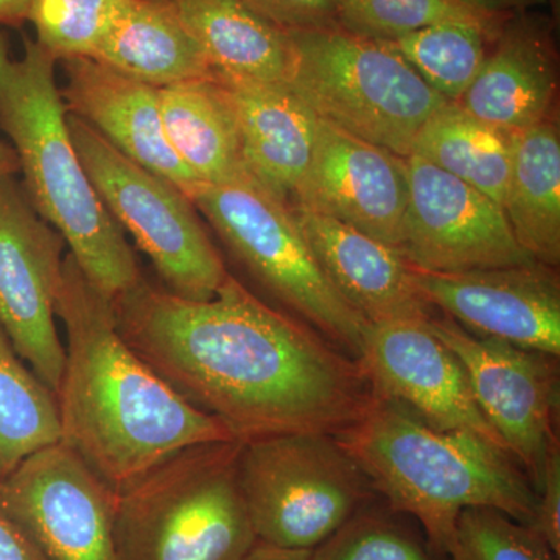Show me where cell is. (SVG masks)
I'll list each match as a JSON object with an SVG mask.
<instances>
[{
	"label": "cell",
	"instance_id": "7",
	"mask_svg": "<svg viewBox=\"0 0 560 560\" xmlns=\"http://www.w3.org/2000/svg\"><path fill=\"white\" fill-rule=\"evenodd\" d=\"M238 486L257 540L315 550L378 500L337 438L291 433L242 442Z\"/></svg>",
	"mask_w": 560,
	"mask_h": 560
},
{
	"label": "cell",
	"instance_id": "3",
	"mask_svg": "<svg viewBox=\"0 0 560 560\" xmlns=\"http://www.w3.org/2000/svg\"><path fill=\"white\" fill-rule=\"evenodd\" d=\"M378 499L419 523L430 550L447 558L456 522L469 508H492L530 525L536 490L517 460L470 431H442L394 401L337 434Z\"/></svg>",
	"mask_w": 560,
	"mask_h": 560
},
{
	"label": "cell",
	"instance_id": "27",
	"mask_svg": "<svg viewBox=\"0 0 560 560\" xmlns=\"http://www.w3.org/2000/svg\"><path fill=\"white\" fill-rule=\"evenodd\" d=\"M499 33L469 22H441L390 40L423 81L456 103L482 68Z\"/></svg>",
	"mask_w": 560,
	"mask_h": 560
},
{
	"label": "cell",
	"instance_id": "6",
	"mask_svg": "<svg viewBox=\"0 0 560 560\" xmlns=\"http://www.w3.org/2000/svg\"><path fill=\"white\" fill-rule=\"evenodd\" d=\"M289 88L318 119L408 158L425 121L444 106L390 40L341 27L290 32Z\"/></svg>",
	"mask_w": 560,
	"mask_h": 560
},
{
	"label": "cell",
	"instance_id": "35",
	"mask_svg": "<svg viewBox=\"0 0 560 560\" xmlns=\"http://www.w3.org/2000/svg\"><path fill=\"white\" fill-rule=\"evenodd\" d=\"M456 2L488 16L511 20L518 14L528 13V10L534 7L544 5L548 0H456Z\"/></svg>",
	"mask_w": 560,
	"mask_h": 560
},
{
	"label": "cell",
	"instance_id": "9",
	"mask_svg": "<svg viewBox=\"0 0 560 560\" xmlns=\"http://www.w3.org/2000/svg\"><path fill=\"white\" fill-rule=\"evenodd\" d=\"M70 139L113 219L149 256L165 290L189 301L215 296L230 272L190 198L140 167L68 110Z\"/></svg>",
	"mask_w": 560,
	"mask_h": 560
},
{
	"label": "cell",
	"instance_id": "25",
	"mask_svg": "<svg viewBox=\"0 0 560 560\" xmlns=\"http://www.w3.org/2000/svg\"><path fill=\"white\" fill-rule=\"evenodd\" d=\"M512 136L447 102L416 136L411 154L451 173L501 206L510 180Z\"/></svg>",
	"mask_w": 560,
	"mask_h": 560
},
{
	"label": "cell",
	"instance_id": "5",
	"mask_svg": "<svg viewBox=\"0 0 560 560\" xmlns=\"http://www.w3.org/2000/svg\"><path fill=\"white\" fill-rule=\"evenodd\" d=\"M241 448L195 445L119 493V560H241L257 541L238 486Z\"/></svg>",
	"mask_w": 560,
	"mask_h": 560
},
{
	"label": "cell",
	"instance_id": "4",
	"mask_svg": "<svg viewBox=\"0 0 560 560\" xmlns=\"http://www.w3.org/2000/svg\"><path fill=\"white\" fill-rule=\"evenodd\" d=\"M57 62L27 36L16 60L0 32V128L13 142L33 208L60 232L84 276L114 301L143 278L124 230L92 187L70 139Z\"/></svg>",
	"mask_w": 560,
	"mask_h": 560
},
{
	"label": "cell",
	"instance_id": "10",
	"mask_svg": "<svg viewBox=\"0 0 560 560\" xmlns=\"http://www.w3.org/2000/svg\"><path fill=\"white\" fill-rule=\"evenodd\" d=\"M427 326L456 353L482 415L537 490L559 444V357L477 337L442 313Z\"/></svg>",
	"mask_w": 560,
	"mask_h": 560
},
{
	"label": "cell",
	"instance_id": "30",
	"mask_svg": "<svg viewBox=\"0 0 560 560\" xmlns=\"http://www.w3.org/2000/svg\"><path fill=\"white\" fill-rule=\"evenodd\" d=\"M128 0H32L27 22L36 43L57 58L86 57L98 47Z\"/></svg>",
	"mask_w": 560,
	"mask_h": 560
},
{
	"label": "cell",
	"instance_id": "20",
	"mask_svg": "<svg viewBox=\"0 0 560 560\" xmlns=\"http://www.w3.org/2000/svg\"><path fill=\"white\" fill-rule=\"evenodd\" d=\"M217 79L230 94L250 179L291 208L311 165L318 116L289 84Z\"/></svg>",
	"mask_w": 560,
	"mask_h": 560
},
{
	"label": "cell",
	"instance_id": "38",
	"mask_svg": "<svg viewBox=\"0 0 560 560\" xmlns=\"http://www.w3.org/2000/svg\"><path fill=\"white\" fill-rule=\"evenodd\" d=\"M18 172H20V164L13 147L0 140V179L16 175Z\"/></svg>",
	"mask_w": 560,
	"mask_h": 560
},
{
	"label": "cell",
	"instance_id": "28",
	"mask_svg": "<svg viewBox=\"0 0 560 560\" xmlns=\"http://www.w3.org/2000/svg\"><path fill=\"white\" fill-rule=\"evenodd\" d=\"M338 25L364 38L394 40L441 22H469L500 33L508 20L478 13L456 0H337Z\"/></svg>",
	"mask_w": 560,
	"mask_h": 560
},
{
	"label": "cell",
	"instance_id": "15",
	"mask_svg": "<svg viewBox=\"0 0 560 560\" xmlns=\"http://www.w3.org/2000/svg\"><path fill=\"white\" fill-rule=\"evenodd\" d=\"M412 283L434 311L482 338L560 355V276L540 261L464 272L412 267Z\"/></svg>",
	"mask_w": 560,
	"mask_h": 560
},
{
	"label": "cell",
	"instance_id": "37",
	"mask_svg": "<svg viewBox=\"0 0 560 560\" xmlns=\"http://www.w3.org/2000/svg\"><path fill=\"white\" fill-rule=\"evenodd\" d=\"M32 0H0V27H21L27 22Z\"/></svg>",
	"mask_w": 560,
	"mask_h": 560
},
{
	"label": "cell",
	"instance_id": "21",
	"mask_svg": "<svg viewBox=\"0 0 560 560\" xmlns=\"http://www.w3.org/2000/svg\"><path fill=\"white\" fill-rule=\"evenodd\" d=\"M221 79L289 83L294 49L276 27L242 0H168Z\"/></svg>",
	"mask_w": 560,
	"mask_h": 560
},
{
	"label": "cell",
	"instance_id": "29",
	"mask_svg": "<svg viewBox=\"0 0 560 560\" xmlns=\"http://www.w3.org/2000/svg\"><path fill=\"white\" fill-rule=\"evenodd\" d=\"M313 560H441L381 499L313 550Z\"/></svg>",
	"mask_w": 560,
	"mask_h": 560
},
{
	"label": "cell",
	"instance_id": "36",
	"mask_svg": "<svg viewBox=\"0 0 560 560\" xmlns=\"http://www.w3.org/2000/svg\"><path fill=\"white\" fill-rule=\"evenodd\" d=\"M241 560H313V551L290 550L257 540Z\"/></svg>",
	"mask_w": 560,
	"mask_h": 560
},
{
	"label": "cell",
	"instance_id": "26",
	"mask_svg": "<svg viewBox=\"0 0 560 560\" xmlns=\"http://www.w3.org/2000/svg\"><path fill=\"white\" fill-rule=\"evenodd\" d=\"M61 441L54 390L21 359L0 327V478Z\"/></svg>",
	"mask_w": 560,
	"mask_h": 560
},
{
	"label": "cell",
	"instance_id": "1",
	"mask_svg": "<svg viewBox=\"0 0 560 560\" xmlns=\"http://www.w3.org/2000/svg\"><path fill=\"white\" fill-rule=\"evenodd\" d=\"M113 305L140 359L238 441L337 436L377 399L359 360L231 275L208 301L183 300L142 279Z\"/></svg>",
	"mask_w": 560,
	"mask_h": 560
},
{
	"label": "cell",
	"instance_id": "14",
	"mask_svg": "<svg viewBox=\"0 0 560 560\" xmlns=\"http://www.w3.org/2000/svg\"><path fill=\"white\" fill-rule=\"evenodd\" d=\"M427 323L368 324L357 360L375 397L400 405L433 429L470 431L506 451L482 415L463 363Z\"/></svg>",
	"mask_w": 560,
	"mask_h": 560
},
{
	"label": "cell",
	"instance_id": "22",
	"mask_svg": "<svg viewBox=\"0 0 560 560\" xmlns=\"http://www.w3.org/2000/svg\"><path fill=\"white\" fill-rule=\"evenodd\" d=\"M158 95L168 142L198 183L250 179L230 94L215 75L160 88Z\"/></svg>",
	"mask_w": 560,
	"mask_h": 560
},
{
	"label": "cell",
	"instance_id": "18",
	"mask_svg": "<svg viewBox=\"0 0 560 560\" xmlns=\"http://www.w3.org/2000/svg\"><path fill=\"white\" fill-rule=\"evenodd\" d=\"M558 103L559 60L551 22L523 13L503 25L477 79L456 105L515 135L558 119Z\"/></svg>",
	"mask_w": 560,
	"mask_h": 560
},
{
	"label": "cell",
	"instance_id": "8",
	"mask_svg": "<svg viewBox=\"0 0 560 560\" xmlns=\"http://www.w3.org/2000/svg\"><path fill=\"white\" fill-rule=\"evenodd\" d=\"M184 194L257 282L298 319L359 359L368 320L327 278L290 206L253 179L197 184Z\"/></svg>",
	"mask_w": 560,
	"mask_h": 560
},
{
	"label": "cell",
	"instance_id": "33",
	"mask_svg": "<svg viewBox=\"0 0 560 560\" xmlns=\"http://www.w3.org/2000/svg\"><path fill=\"white\" fill-rule=\"evenodd\" d=\"M556 555L560 556V447L551 448L536 490V512L530 523Z\"/></svg>",
	"mask_w": 560,
	"mask_h": 560
},
{
	"label": "cell",
	"instance_id": "16",
	"mask_svg": "<svg viewBox=\"0 0 560 560\" xmlns=\"http://www.w3.org/2000/svg\"><path fill=\"white\" fill-rule=\"evenodd\" d=\"M407 202V158L319 119L311 165L291 208L330 217L399 248Z\"/></svg>",
	"mask_w": 560,
	"mask_h": 560
},
{
	"label": "cell",
	"instance_id": "2",
	"mask_svg": "<svg viewBox=\"0 0 560 560\" xmlns=\"http://www.w3.org/2000/svg\"><path fill=\"white\" fill-rule=\"evenodd\" d=\"M55 313L68 335L57 404L61 442L114 492L195 445L238 441L173 390L124 340L113 301L62 260Z\"/></svg>",
	"mask_w": 560,
	"mask_h": 560
},
{
	"label": "cell",
	"instance_id": "31",
	"mask_svg": "<svg viewBox=\"0 0 560 560\" xmlns=\"http://www.w3.org/2000/svg\"><path fill=\"white\" fill-rule=\"evenodd\" d=\"M452 560H559L539 533L492 508H469L456 522Z\"/></svg>",
	"mask_w": 560,
	"mask_h": 560
},
{
	"label": "cell",
	"instance_id": "19",
	"mask_svg": "<svg viewBox=\"0 0 560 560\" xmlns=\"http://www.w3.org/2000/svg\"><path fill=\"white\" fill-rule=\"evenodd\" d=\"M291 210L327 278L368 324L427 323L438 315L416 290L399 249L330 217Z\"/></svg>",
	"mask_w": 560,
	"mask_h": 560
},
{
	"label": "cell",
	"instance_id": "13",
	"mask_svg": "<svg viewBox=\"0 0 560 560\" xmlns=\"http://www.w3.org/2000/svg\"><path fill=\"white\" fill-rule=\"evenodd\" d=\"M407 164L408 202L397 249L411 267L447 275L536 261L518 245L499 202L418 154Z\"/></svg>",
	"mask_w": 560,
	"mask_h": 560
},
{
	"label": "cell",
	"instance_id": "24",
	"mask_svg": "<svg viewBox=\"0 0 560 560\" xmlns=\"http://www.w3.org/2000/svg\"><path fill=\"white\" fill-rule=\"evenodd\" d=\"M501 208L518 245L534 260L559 268V119L512 136L510 180Z\"/></svg>",
	"mask_w": 560,
	"mask_h": 560
},
{
	"label": "cell",
	"instance_id": "17",
	"mask_svg": "<svg viewBox=\"0 0 560 560\" xmlns=\"http://www.w3.org/2000/svg\"><path fill=\"white\" fill-rule=\"evenodd\" d=\"M61 65L68 79L61 95L70 114L91 125L128 160L180 190L200 184L168 142L156 88L92 58H66Z\"/></svg>",
	"mask_w": 560,
	"mask_h": 560
},
{
	"label": "cell",
	"instance_id": "23",
	"mask_svg": "<svg viewBox=\"0 0 560 560\" xmlns=\"http://www.w3.org/2000/svg\"><path fill=\"white\" fill-rule=\"evenodd\" d=\"M92 60L156 90L215 75L168 0H128Z\"/></svg>",
	"mask_w": 560,
	"mask_h": 560
},
{
	"label": "cell",
	"instance_id": "34",
	"mask_svg": "<svg viewBox=\"0 0 560 560\" xmlns=\"http://www.w3.org/2000/svg\"><path fill=\"white\" fill-rule=\"evenodd\" d=\"M0 560H46L13 522L0 512Z\"/></svg>",
	"mask_w": 560,
	"mask_h": 560
},
{
	"label": "cell",
	"instance_id": "12",
	"mask_svg": "<svg viewBox=\"0 0 560 560\" xmlns=\"http://www.w3.org/2000/svg\"><path fill=\"white\" fill-rule=\"evenodd\" d=\"M65 245L60 232L33 208L16 175L0 179V327L54 394L66 361L55 323Z\"/></svg>",
	"mask_w": 560,
	"mask_h": 560
},
{
	"label": "cell",
	"instance_id": "11",
	"mask_svg": "<svg viewBox=\"0 0 560 560\" xmlns=\"http://www.w3.org/2000/svg\"><path fill=\"white\" fill-rule=\"evenodd\" d=\"M117 493L62 442L0 478V512L46 560H119Z\"/></svg>",
	"mask_w": 560,
	"mask_h": 560
},
{
	"label": "cell",
	"instance_id": "32",
	"mask_svg": "<svg viewBox=\"0 0 560 560\" xmlns=\"http://www.w3.org/2000/svg\"><path fill=\"white\" fill-rule=\"evenodd\" d=\"M264 20L285 32L340 27L337 0H242Z\"/></svg>",
	"mask_w": 560,
	"mask_h": 560
}]
</instances>
